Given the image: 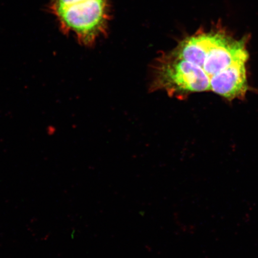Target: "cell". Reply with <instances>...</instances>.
Here are the masks:
<instances>
[{"instance_id": "obj_1", "label": "cell", "mask_w": 258, "mask_h": 258, "mask_svg": "<svg viewBox=\"0 0 258 258\" xmlns=\"http://www.w3.org/2000/svg\"><path fill=\"white\" fill-rule=\"evenodd\" d=\"M51 10L62 30L92 46L106 34L110 19V0H52Z\"/></svg>"}, {"instance_id": "obj_3", "label": "cell", "mask_w": 258, "mask_h": 258, "mask_svg": "<svg viewBox=\"0 0 258 258\" xmlns=\"http://www.w3.org/2000/svg\"><path fill=\"white\" fill-rule=\"evenodd\" d=\"M246 62L235 63L211 77V90L230 100L244 96L248 89Z\"/></svg>"}, {"instance_id": "obj_2", "label": "cell", "mask_w": 258, "mask_h": 258, "mask_svg": "<svg viewBox=\"0 0 258 258\" xmlns=\"http://www.w3.org/2000/svg\"><path fill=\"white\" fill-rule=\"evenodd\" d=\"M245 38L235 39L219 28L217 37L206 54L203 70L210 78L235 63L247 62L249 54Z\"/></svg>"}]
</instances>
